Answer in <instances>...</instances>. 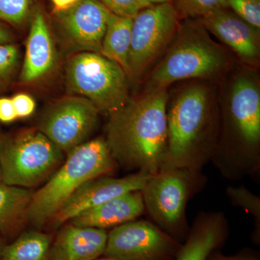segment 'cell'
I'll use <instances>...</instances> for the list:
<instances>
[{"label": "cell", "mask_w": 260, "mask_h": 260, "mask_svg": "<svg viewBox=\"0 0 260 260\" xmlns=\"http://www.w3.org/2000/svg\"><path fill=\"white\" fill-rule=\"evenodd\" d=\"M168 101L166 89L154 90L110 114L105 140L116 162L138 172L160 171L168 146Z\"/></svg>", "instance_id": "obj_1"}, {"label": "cell", "mask_w": 260, "mask_h": 260, "mask_svg": "<svg viewBox=\"0 0 260 260\" xmlns=\"http://www.w3.org/2000/svg\"><path fill=\"white\" fill-rule=\"evenodd\" d=\"M115 162L102 138L76 147L68 154L64 164L47 184L34 192L26 220L42 229L84 184L112 172Z\"/></svg>", "instance_id": "obj_2"}, {"label": "cell", "mask_w": 260, "mask_h": 260, "mask_svg": "<svg viewBox=\"0 0 260 260\" xmlns=\"http://www.w3.org/2000/svg\"><path fill=\"white\" fill-rule=\"evenodd\" d=\"M225 61L223 51L212 42L203 23L186 22L177 42L151 73L148 93L179 80L213 77L222 71Z\"/></svg>", "instance_id": "obj_3"}, {"label": "cell", "mask_w": 260, "mask_h": 260, "mask_svg": "<svg viewBox=\"0 0 260 260\" xmlns=\"http://www.w3.org/2000/svg\"><path fill=\"white\" fill-rule=\"evenodd\" d=\"M124 70L99 53H78L68 61L65 83L68 93L90 101L99 112L110 115L129 101Z\"/></svg>", "instance_id": "obj_4"}, {"label": "cell", "mask_w": 260, "mask_h": 260, "mask_svg": "<svg viewBox=\"0 0 260 260\" xmlns=\"http://www.w3.org/2000/svg\"><path fill=\"white\" fill-rule=\"evenodd\" d=\"M63 152L39 129H25L0 144V178L10 185L31 188L55 172Z\"/></svg>", "instance_id": "obj_5"}, {"label": "cell", "mask_w": 260, "mask_h": 260, "mask_svg": "<svg viewBox=\"0 0 260 260\" xmlns=\"http://www.w3.org/2000/svg\"><path fill=\"white\" fill-rule=\"evenodd\" d=\"M208 118L205 88L194 85L178 95L167 114V150L160 170L188 171L199 164L198 148Z\"/></svg>", "instance_id": "obj_6"}, {"label": "cell", "mask_w": 260, "mask_h": 260, "mask_svg": "<svg viewBox=\"0 0 260 260\" xmlns=\"http://www.w3.org/2000/svg\"><path fill=\"white\" fill-rule=\"evenodd\" d=\"M177 10L171 3L153 5L133 18L129 55V76H139L177 32Z\"/></svg>", "instance_id": "obj_7"}, {"label": "cell", "mask_w": 260, "mask_h": 260, "mask_svg": "<svg viewBox=\"0 0 260 260\" xmlns=\"http://www.w3.org/2000/svg\"><path fill=\"white\" fill-rule=\"evenodd\" d=\"M180 249L175 239L154 224L132 220L109 233L104 254L114 260H171Z\"/></svg>", "instance_id": "obj_8"}, {"label": "cell", "mask_w": 260, "mask_h": 260, "mask_svg": "<svg viewBox=\"0 0 260 260\" xmlns=\"http://www.w3.org/2000/svg\"><path fill=\"white\" fill-rule=\"evenodd\" d=\"M99 113L88 99L70 95L51 104L43 114L38 129L68 154L91 134Z\"/></svg>", "instance_id": "obj_9"}, {"label": "cell", "mask_w": 260, "mask_h": 260, "mask_svg": "<svg viewBox=\"0 0 260 260\" xmlns=\"http://www.w3.org/2000/svg\"><path fill=\"white\" fill-rule=\"evenodd\" d=\"M188 171L161 169L153 174L141 191L145 208L164 230L180 232L190 190Z\"/></svg>", "instance_id": "obj_10"}, {"label": "cell", "mask_w": 260, "mask_h": 260, "mask_svg": "<svg viewBox=\"0 0 260 260\" xmlns=\"http://www.w3.org/2000/svg\"><path fill=\"white\" fill-rule=\"evenodd\" d=\"M153 175L148 172H138L119 179L101 177L88 181L58 210L49 220V225L51 229H58L85 210L108 200L131 191H142Z\"/></svg>", "instance_id": "obj_11"}, {"label": "cell", "mask_w": 260, "mask_h": 260, "mask_svg": "<svg viewBox=\"0 0 260 260\" xmlns=\"http://www.w3.org/2000/svg\"><path fill=\"white\" fill-rule=\"evenodd\" d=\"M109 13L99 0H79L55 15L70 47L81 52L100 53Z\"/></svg>", "instance_id": "obj_12"}, {"label": "cell", "mask_w": 260, "mask_h": 260, "mask_svg": "<svg viewBox=\"0 0 260 260\" xmlns=\"http://www.w3.org/2000/svg\"><path fill=\"white\" fill-rule=\"evenodd\" d=\"M205 29L229 46L245 61H253L259 56V41L256 29L227 8L208 13L202 18Z\"/></svg>", "instance_id": "obj_13"}, {"label": "cell", "mask_w": 260, "mask_h": 260, "mask_svg": "<svg viewBox=\"0 0 260 260\" xmlns=\"http://www.w3.org/2000/svg\"><path fill=\"white\" fill-rule=\"evenodd\" d=\"M56 52L47 19L41 10L32 17L20 72L21 83H34L51 73L55 67Z\"/></svg>", "instance_id": "obj_14"}, {"label": "cell", "mask_w": 260, "mask_h": 260, "mask_svg": "<svg viewBox=\"0 0 260 260\" xmlns=\"http://www.w3.org/2000/svg\"><path fill=\"white\" fill-rule=\"evenodd\" d=\"M107 238L104 229L70 223L51 242L48 260H94L104 254Z\"/></svg>", "instance_id": "obj_15"}, {"label": "cell", "mask_w": 260, "mask_h": 260, "mask_svg": "<svg viewBox=\"0 0 260 260\" xmlns=\"http://www.w3.org/2000/svg\"><path fill=\"white\" fill-rule=\"evenodd\" d=\"M231 114L238 133L246 143L255 145L260 139V93L256 83L239 77L233 86Z\"/></svg>", "instance_id": "obj_16"}, {"label": "cell", "mask_w": 260, "mask_h": 260, "mask_svg": "<svg viewBox=\"0 0 260 260\" xmlns=\"http://www.w3.org/2000/svg\"><path fill=\"white\" fill-rule=\"evenodd\" d=\"M144 209L141 191H131L85 210L72 219L70 223L100 229L116 227L135 220Z\"/></svg>", "instance_id": "obj_17"}, {"label": "cell", "mask_w": 260, "mask_h": 260, "mask_svg": "<svg viewBox=\"0 0 260 260\" xmlns=\"http://www.w3.org/2000/svg\"><path fill=\"white\" fill-rule=\"evenodd\" d=\"M34 191L10 185L0 178V234L15 235L26 220V213Z\"/></svg>", "instance_id": "obj_18"}, {"label": "cell", "mask_w": 260, "mask_h": 260, "mask_svg": "<svg viewBox=\"0 0 260 260\" xmlns=\"http://www.w3.org/2000/svg\"><path fill=\"white\" fill-rule=\"evenodd\" d=\"M133 18L109 13L100 53L119 65L129 76V55Z\"/></svg>", "instance_id": "obj_19"}, {"label": "cell", "mask_w": 260, "mask_h": 260, "mask_svg": "<svg viewBox=\"0 0 260 260\" xmlns=\"http://www.w3.org/2000/svg\"><path fill=\"white\" fill-rule=\"evenodd\" d=\"M223 223L219 219L200 221L181 246L177 260H205L223 239Z\"/></svg>", "instance_id": "obj_20"}, {"label": "cell", "mask_w": 260, "mask_h": 260, "mask_svg": "<svg viewBox=\"0 0 260 260\" xmlns=\"http://www.w3.org/2000/svg\"><path fill=\"white\" fill-rule=\"evenodd\" d=\"M52 237L49 234L29 231L10 244H5L0 260H48Z\"/></svg>", "instance_id": "obj_21"}, {"label": "cell", "mask_w": 260, "mask_h": 260, "mask_svg": "<svg viewBox=\"0 0 260 260\" xmlns=\"http://www.w3.org/2000/svg\"><path fill=\"white\" fill-rule=\"evenodd\" d=\"M20 61V49L16 44L0 46V93L8 89L18 72Z\"/></svg>", "instance_id": "obj_22"}, {"label": "cell", "mask_w": 260, "mask_h": 260, "mask_svg": "<svg viewBox=\"0 0 260 260\" xmlns=\"http://www.w3.org/2000/svg\"><path fill=\"white\" fill-rule=\"evenodd\" d=\"M30 0H0V20L19 27L26 20Z\"/></svg>", "instance_id": "obj_23"}, {"label": "cell", "mask_w": 260, "mask_h": 260, "mask_svg": "<svg viewBox=\"0 0 260 260\" xmlns=\"http://www.w3.org/2000/svg\"><path fill=\"white\" fill-rule=\"evenodd\" d=\"M177 9L189 17H204L215 10L228 8L226 0H174Z\"/></svg>", "instance_id": "obj_24"}, {"label": "cell", "mask_w": 260, "mask_h": 260, "mask_svg": "<svg viewBox=\"0 0 260 260\" xmlns=\"http://www.w3.org/2000/svg\"><path fill=\"white\" fill-rule=\"evenodd\" d=\"M228 7L246 23L260 28V0H226Z\"/></svg>", "instance_id": "obj_25"}, {"label": "cell", "mask_w": 260, "mask_h": 260, "mask_svg": "<svg viewBox=\"0 0 260 260\" xmlns=\"http://www.w3.org/2000/svg\"><path fill=\"white\" fill-rule=\"evenodd\" d=\"M113 14L134 18L141 10L151 6L145 0H99Z\"/></svg>", "instance_id": "obj_26"}, {"label": "cell", "mask_w": 260, "mask_h": 260, "mask_svg": "<svg viewBox=\"0 0 260 260\" xmlns=\"http://www.w3.org/2000/svg\"><path fill=\"white\" fill-rule=\"evenodd\" d=\"M228 194L233 203L240 205L259 219V199L244 188L230 187Z\"/></svg>", "instance_id": "obj_27"}, {"label": "cell", "mask_w": 260, "mask_h": 260, "mask_svg": "<svg viewBox=\"0 0 260 260\" xmlns=\"http://www.w3.org/2000/svg\"><path fill=\"white\" fill-rule=\"evenodd\" d=\"M18 119L31 116L36 109V102L30 95L18 93L12 98Z\"/></svg>", "instance_id": "obj_28"}, {"label": "cell", "mask_w": 260, "mask_h": 260, "mask_svg": "<svg viewBox=\"0 0 260 260\" xmlns=\"http://www.w3.org/2000/svg\"><path fill=\"white\" fill-rule=\"evenodd\" d=\"M18 119L12 99L0 98V121L12 122Z\"/></svg>", "instance_id": "obj_29"}, {"label": "cell", "mask_w": 260, "mask_h": 260, "mask_svg": "<svg viewBox=\"0 0 260 260\" xmlns=\"http://www.w3.org/2000/svg\"><path fill=\"white\" fill-rule=\"evenodd\" d=\"M14 36L6 25L0 22V46L13 43Z\"/></svg>", "instance_id": "obj_30"}, {"label": "cell", "mask_w": 260, "mask_h": 260, "mask_svg": "<svg viewBox=\"0 0 260 260\" xmlns=\"http://www.w3.org/2000/svg\"><path fill=\"white\" fill-rule=\"evenodd\" d=\"M78 1L79 0H51V3L54 5V12L55 13L69 9Z\"/></svg>", "instance_id": "obj_31"}, {"label": "cell", "mask_w": 260, "mask_h": 260, "mask_svg": "<svg viewBox=\"0 0 260 260\" xmlns=\"http://www.w3.org/2000/svg\"><path fill=\"white\" fill-rule=\"evenodd\" d=\"M212 260H256L254 258L248 257V256H215Z\"/></svg>", "instance_id": "obj_32"}, {"label": "cell", "mask_w": 260, "mask_h": 260, "mask_svg": "<svg viewBox=\"0 0 260 260\" xmlns=\"http://www.w3.org/2000/svg\"><path fill=\"white\" fill-rule=\"evenodd\" d=\"M150 5L161 4V3H170L172 0H145Z\"/></svg>", "instance_id": "obj_33"}, {"label": "cell", "mask_w": 260, "mask_h": 260, "mask_svg": "<svg viewBox=\"0 0 260 260\" xmlns=\"http://www.w3.org/2000/svg\"><path fill=\"white\" fill-rule=\"evenodd\" d=\"M5 242L3 237H2L1 234H0V256H1L2 251L3 250V248L5 246Z\"/></svg>", "instance_id": "obj_34"}, {"label": "cell", "mask_w": 260, "mask_h": 260, "mask_svg": "<svg viewBox=\"0 0 260 260\" xmlns=\"http://www.w3.org/2000/svg\"><path fill=\"white\" fill-rule=\"evenodd\" d=\"M3 136L2 135L1 133H0V144H1L2 140H3Z\"/></svg>", "instance_id": "obj_35"}, {"label": "cell", "mask_w": 260, "mask_h": 260, "mask_svg": "<svg viewBox=\"0 0 260 260\" xmlns=\"http://www.w3.org/2000/svg\"><path fill=\"white\" fill-rule=\"evenodd\" d=\"M100 260H114V259H109V258H107V259H100Z\"/></svg>", "instance_id": "obj_36"}]
</instances>
